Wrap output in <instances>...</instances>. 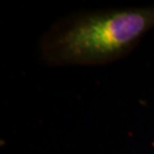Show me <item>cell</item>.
<instances>
[{"mask_svg": "<svg viewBox=\"0 0 154 154\" xmlns=\"http://www.w3.org/2000/svg\"><path fill=\"white\" fill-rule=\"evenodd\" d=\"M154 28V5L81 11L55 22L40 39L49 66L105 65L127 56Z\"/></svg>", "mask_w": 154, "mask_h": 154, "instance_id": "1", "label": "cell"}]
</instances>
